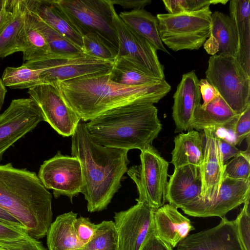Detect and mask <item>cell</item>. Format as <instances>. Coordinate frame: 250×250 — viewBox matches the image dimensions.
Wrapping results in <instances>:
<instances>
[{"instance_id": "obj_1", "label": "cell", "mask_w": 250, "mask_h": 250, "mask_svg": "<svg viewBox=\"0 0 250 250\" xmlns=\"http://www.w3.org/2000/svg\"><path fill=\"white\" fill-rule=\"evenodd\" d=\"M109 73L59 81L52 85L66 104L85 122L123 105L157 103L171 88L165 80L135 86L119 84L110 80Z\"/></svg>"}, {"instance_id": "obj_2", "label": "cell", "mask_w": 250, "mask_h": 250, "mask_svg": "<svg viewBox=\"0 0 250 250\" xmlns=\"http://www.w3.org/2000/svg\"><path fill=\"white\" fill-rule=\"evenodd\" d=\"M127 150L104 146L89 134L86 123L80 120L71 135V154L80 162L82 193L88 211L105 209L121 187L129 161Z\"/></svg>"}, {"instance_id": "obj_3", "label": "cell", "mask_w": 250, "mask_h": 250, "mask_svg": "<svg viewBox=\"0 0 250 250\" xmlns=\"http://www.w3.org/2000/svg\"><path fill=\"white\" fill-rule=\"evenodd\" d=\"M0 207L16 218L29 236L44 237L52 223V195L38 175L11 163L0 165Z\"/></svg>"}, {"instance_id": "obj_4", "label": "cell", "mask_w": 250, "mask_h": 250, "mask_svg": "<svg viewBox=\"0 0 250 250\" xmlns=\"http://www.w3.org/2000/svg\"><path fill=\"white\" fill-rule=\"evenodd\" d=\"M92 139L104 146L141 151L150 146L162 125L153 104H132L109 110L86 123Z\"/></svg>"}, {"instance_id": "obj_5", "label": "cell", "mask_w": 250, "mask_h": 250, "mask_svg": "<svg viewBox=\"0 0 250 250\" xmlns=\"http://www.w3.org/2000/svg\"><path fill=\"white\" fill-rule=\"evenodd\" d=\"M212 13L208 6L194 12L157 14L162 42L174 51L199 49L209 36Z\"/></svg>"}, {"instance_id": "obj_6", "label": "cell", "mask_w": 250, "mask_h": 250, "mask_svg": "<svg viewBox=\"0 0 250 250\" xmlns=\"http://www.w3.org/2000/svg\"><path fill=\"white\" fill-rule=\"evenodd\" d=\"M69 22L83 36L95 33L118 52L114 19L117 13L111 0H56Z\"/></svg>"}, {"instance_id": "obj_7", "label": "cell", "mask_w": 250, "mask_h": 250, "mask_svg": "<svg viewBox=\"0 0 250 250\" xmlns=\"http://www.w3.org/2000/svg\"><path fill=\"white\" fill-rule=\"evenodd\" d=\"M206 77L236 114H241L250 106V75L235 57L211 56Z\"/></svg>"}, {"instance_id": "obj_8", "label": "cell", "mask_w": 250, "mask_h": 250, "mask_svg": "<svg viewBox=\"0 0 250 250\" xmlns=\"http://www.w3.org/2000/svg\"><path fill=\"white\" fill-rule=\"evenodd\" d=\"M114 62L83 53L73 57L49 54L36 60L25 62L23 64L31 69L39 70L42 84L53 85L59 81L110 72Z\"/></svg>"}, {"instance_id": "obj_9", "label": "cell", "mask_w": 250, "mask_h": 250, "mask_svg": "<svg viewBox=\"0 0 250 250\" xmlns=\"http://www.w3.org/2000/svg\"><path fill=\"white\" fill-rule=\"evenodd\" d=\"M141 151V164L130 167L127 173L136 185V200L155 209L166 201L169 164L152 146Z\"/></svg>"}, {"instance_id": "obj_10", "label": "cell", "mask_w": 250, "mask_h": 250, "mask_svg": "<svg viewBox=\"0 0 250 250\" xmlns=\"http://www.w3.org/2000/svg\"><path fill=\"white\" fill-rule=\"evenodd\" d=\"M44 121L42 112L31 98L14 99L0 114V162L5 151Z\"/></svg>"}, {"instance_id": "obj_11", "label": "cell", "mask_w": 250, "mask_h": 250, "mask_svg": "<svg viewBox=\"0 0 250 250\" xmlns=\"http://www.w3.org/2000/svg\"><path fill=\"white\" fill-rule=\"evenodd\" d=\"M46 189L53 190L54 196L73 198L81 193L82 172L80 162L73 156L62 155L60 151L41 165L38 174Z\"/></svg>"}, {"instance_id": "obj_12", "label": "cell", "mask_w": 250, "mask_h": 250, "mask_svg": "<svg viewBox=\"0 0 250 250\" xmlns=\"http://www.w3.org/2000/svg\"><path fill=\"white\" fill-rule=\"evenodd\" d=\"M114 23L118 41L117 57L126 58L149 75L165 80L164 67L159 60L155 47L126 25L117 13L115 15Z\"/></svg>"}, {"instance_id": "obj_13", "label": "cell", "mask_w": 250, "mask_h": 250, "mask_svg": "<svg viewBox=\"0 0 250 250\" xmlns=\"http://www.w3.org/2000/svg\"><path fill=\"white\" fill-rule=\"evenodd\" d=\"M27 92L40 108L44 121L63 137L73 134L81 119L66 104L54 86L42 84L28 89Z\"/></svg>"}, {"instance_id": "obj_14", "label": "cell", "mask_w": 250, "mask_h": 250, "mask_svg": "<svg viewBox=\"0 0 250 250\" xmlns=\"http://www.w3.org/2000/svg\"><path fill=\"white\" fill-rule=\"evenodd\" d=\"M250 196V181L223 176L216 197L207 202L195 201L181 209L188 215L197 217H225L229 211L244 204Z\"/></svg>"}, {"instance_id": "obj_15", "label": "cell", "mask_w": 250, "mask_h": 250, "mask_svg": "<svg viewBox=\"0 0 250 250\" xmlns=\"http://www.w3.org/2000/svg\"><path fill=\"white\" fill-rule=\"evenodd\" d=\"M136 200L135 205L115 213L117 250H140L152 229L154 209Z\"/></svg>"}, {"instance_id": "obj_16", "label": "cell", "mask_w": 250, "mask_h": 250, "mask_svg": "<svg viewBox=\"0 0 250 250\" xmlns=\"http://www.w3.org/2000/svg\"><path fill=\"white\" fill-rule=\"evenodd\" d=\"M176 250H244L234 221L225 217L212 228L188 235Z\"/></svg>"}, {"instance_id": "obj_17", "label": "cell", "mask_w": 250, "mask_h": 250, "mask_svg": "<svg viewBox=\"0 0 250 250\" xmlns=\"http://www.w3.org/2000/svg\"><path fill=\"white\" fill-rule=\"evenodd\" d=\"M218 129H204V157L201 168L202 188L201 198L197 200L209 201L215 198L223 179L224 163L221 155Z\"/></svg>"}, {"instance_id": "obj_18", "label": "cell", "mask_w": 250, "mask_h": 250, "mask_svg": "<svg viewBox=\"0 0 250 250\" xmlns=\"http://www.w3.org/2000/svg\"><path fill=\"white\" fill-rule=\"evenodd\" d=\"M202 181L200 167L187 165L174 168L167 183L166 201L182 208L201 198Z\"/></svg>"}, {"instance_id": "obj_19", "label": "cell", "mask_w": 250, "mask_h": 250, "mask_svg": "<svg viewBox=\"0 0 250 250\" xmlns=\"http://www.w3.org/2000/svg\"><path fill=\"white\" fill-rule=\"evenodd\" d=\"M199 80L194 71L182 75L173 95L172 116L175 133L190 130L195 107L201 104Z\"/></svg>"}, {"instance_id": "obj_20", "label": "cell", "mask_w": 250, "mask_h": 250, "mask_svg": "<svg viewBox=\"0 0 250 250\" xmlns=\"http://www.w3.org/2000/svg\"><path fill=\"white\" fill-rule=\"evenodd\" d=\"M152 226L155 233L172 248L195 229L190 220L169 203L154 209Z\"/></svg>"}, {"instance_id": "obj_21", "label": "cell", "mask_w": 250, "mask_h": 250, "mask_svg": "<svg viewBox=\"0 0 250 250\" xmlns=\"http://www.w3.org/2000/svg\"><path fill=\"white\" fill-rule=\"evenodd\" d=\"M203 47L211 56L218 53L236 58L238 36L235 23L229 15L217 11L212 13L210 35Z\"/></svg>"}, {"instance_id": "obj_22", "label": "cell", "mask_w": 250, "mask_h": 250, "mask_svg": "<svg viewBox=\"0 0 250 250\" xmlns=\"http://www.w3.org/2000/svg\"><path fill=\"white\" fill-rule=\"evenodd\" d=\"M25 3L31 12L82 49V36L64 16L56 0H25Z\"/></svg>"}, {"instance_id": "obj_23", "label": "cell", "mask_w": 250, "mask_h": 250, "mask_svg": "<svg viewBox=\"0 0 250 250\" xmlns=\"http://www.w3.org/2000/svg\"><path fill=\"white\" fill-rule=\"evenodd\" d=\"M229 10L238 36V49L235 58L250 75V0H230Z\"/></svg>"}, {"instance_id": "obj_24", "label": "cell", "mask_w": 250, "mask_h": 250, "mask_svg": "<svg viewBox=\"0 0 250 250\" xmlns=\"http://www.w3.org/2000/svg\"><path fill=\"white\" fill-rule=\"evenodd\" d=\"M238 115L219 95L207 105L200 104L195 107L190 130L225 128Z\"/></svg>"}, {"instance_id": "obj_25", "label": "cell", "mask_w": 250, "mask_h": 250, "mask_svg": "<svg viewBox=\"0 0 250 250\" xmlns=\"http://www.w3.org/2000/svg\"><path fill=\"white\" fill-rule=\"evenodd\" d=\"M173 141L171 163L174 168L187 165L202 166L205 144L204 132L190 130L176 136Z\"/></svg>"}, {"instance_id": "obj_26", "label": "cell", "mask_w": 250, "mask_h": 250, "mask_svg": "<svg viewBox=\"0 0 250 250\" xmlns=\"http://www.w3.org/2000/svg\"><path fill=\"white\" fill-rule=\"evenodd\" d=\"M77 218V213L70 211L58 216L52 222L46 234L49 250H77L84 245L75 232Z\"/></svg>"}, {"instance_id": "obj_27", "label": "cell", "mask_w": 250, "mask_h": 250, "mask_svg": "<svg viewBox=\"0 0 250 250\" xmlns=\"http://www.w3.org/2000/svg\"><path fill=\"white\" fill-rule=\"evenodd\" d=\"M119 16L126 25L146 39L157 50L169 54L161 40L156 16L144 9L122 12Z\"/></svg>"}, {"instance_id": "obj_28", "label": "cell", "mask_w": 250, "mask_h": 250, "mask_svg": "<svg viewBox=\"0 0 250 250\" xmlns=\"http://www.w3.org/2000/svg\"><path fill=\"white\" fill-rule=\"evenodd\" d=\"M25 5L24 22L21 35V52L24 62L42 58L50 53L45 39L34 24L25 3Z\"/></svg>"}, {"instance_id": "obj_29", "label": "cell", "mask_w": 250, "mask_h": 250, "mask_svg": "<svg viewBox=\"0 0 250 250\" xmlns=\"http://www.w3.org/2000/svg\"><path fill=\"white\" fill-rule=\"evenodd\" d=\"M109 79L116 83L129 86L163 81L149 75L138 64L123 57L116 58L109 73Z\"/></svg>"}, {"instance_id": "obj_30", "label": "cell", "mask_w": 250, "mask_h": 250, "mask_svg": "<svg viewBox=\"0 0 250 250\" xmlns=\"http://www.w3.org/2000/svg\"><path fill=\"white\" fill-rule=\"evenodd\" d=\"M25 9L24 0H16L12 17L0 34V58L21 52V35Z\"/></svg>"}, {"instance_id": "obj_31", "label": "cell", "mask_w": 250, "mask_h": 250, "mask_svg": "<svg viewBox=\"0 0 250 250\" xmlns=\"http://www.w3.org/2000/svg\"><path fill=\"white\" fill-rule=\"evenodd\" d=\"M29 12L34 24L44 36L49 45L50 54L67 57L77 56L83 54L81 48L65 38L30 11Z\"/></svg>"}, {"instance_id": "obj_32", "label": "cell", "mask_w": 250, "mask_h": 250, "mask_svg": "<svg viewBox=\"0 0 250 250\" xmlns=\"http://www.w3.org/2000/svg\"><path fill=\"white\" fill-rule=\"evenodd\" d=\"M1 79L5 86L12 89H29L42 84L40 71L23 64L19 67H7Z\"/></svg>"}, {"instance_id": "obj_33", "label": "cell", "mask_w": 250, "mask_h": 250, "mask_svg": "<svg viewBox=\"0 0 250 250\" xmlns=\"http://www.w3.org/2000/svg\"><path fill=\"white\" fill-rule=\"evenodd\" d=\"M77 250H117V234L114 222L103 221L92 238Z\"/></svg>"}, {"instance_id": "obj_34", "label": "cell", "mask_w": 250, "mask_h": 250, "mask_svg": "<svg viewBox=\"0 0 250 250\" xmlns=\"http://www.w3.org/2000/svg\"><path fill=\"white\" fill-rule=\"evenodd\" d=\"M83 54L99 59L114 62L117 52L100 36L88 33L82 36Z\"/></svg>"}, {"instance_id": "obj_35", "label": "cell", "mask_w": 250, "mask_h": 250, "mask_svg": "<svg viewBox=\"0 0 250 250\" xmlns=\"http://www.w3.org/2000/svg\"><path fill=\"white\" fill-rule=\"evenodd\" d=\"M246 139L248 143L247 149L240 150L229 162L224 164L223 176L235 179H250V137Z\"/></svg>"}, {"instance_id": "obj_36", "label": "cell", "mask_w": 250, "mask_h": 250, "mask_svg": "<svg viewBox=\"0 0 250 250\" xmlns=\"http://www.w3.org/2000/svg\"><path fill=\"white\" fill-rule=\"evenodd\" d=\"M225 0H164L163 2L168 14L191 12L200 10L211 4H225Z\"/></svg>"}, {"instance_id": "obj_37", "label": "cell", "mask_w": 250, "mask_h": 250, "mask_svg": "<svg viewBox=\"0 0 250 250\" xmlns=\"http://www.w3.org/2000/svg\"><path fill=\"white\" fill-rule=\"evenodd\" d=\"M250 197H248L245 201L243 208L234 220L238 237L244 250H250Z\"/></svg>"}, {"instance_id": "obj_38", "label": "cell", "mask_w": 250, "mask_h": 250, "mask_svg": "<svg viewBox=\"0 0 250 250\" xmlns=\"http://www.w3.org/2000/svg\"><path fill=\"white\" fill-rule=\"evenodd\" d=\"M231 130L234 139L232 143L240 145L242 141L250 135V106L241 114L238 115L225 128Z\"/></svg>"}, {"instance_id": "obj_39", "label": "cell", "mask_w": 250, "mask_h": 250, "mask_svg": "<svg viewBox=\"0 0 250 250\" xmlns=\"http://www.w3.org/2000/svg\"><path fill=\"white\" fill-rule=\"evenodd\" d=\"M97 228L98 224H95L88 218L82 216L77 218L74 223L76 235L84 245L92 238Z\"/></svg>"}, {"instance_id": "obj_40", "label": "cell", "mask_w": 250, "mask_h": 250, "mask_svg": "<svg viewBox=\"0 0 250 250\" xmlns=\"http://www.w3.org/2000/svg\"><path fill=\"white\" fill-rule=\"evenodd\" d=\"M0 250H46L42 243L31 236L17 241L0 242Z\"/></svg>"}, {"instance_id": "obj_41", "label": "cell", "mask_w": 250, "mask_h": 250, "mask_svg": "<svg viewBox=\"0 0 250 250\" xmlns=\"http://www.w3.org/2000/svg\"><path fill=\"white\" fill-rule=\"evenodd\" d=\"M29 236L24 229L0 222V242L17 241Z\"/></svg>"}, {"instance_id": "obj_42", "label": "cell", "mask_w": 250, "mask_h": 250, "mask_svg": "<svg viewBox=\"0 0 250 250\" xmlns=\"http://www.w3.org/2000/svg\"><path fill=\"white\" fill-rule=\"evenodd\" d=\"M140 250H173V249L155 233L152 226Z\"/></svg>"}, {"instance_id": "obj_43", "label": "cell", "mask_w": 250, "mask_h": 250, "mask_svg": "<svg viewBox=\"0 0 250 250\" xmlns=\"http://www.w3.org/2000/svg\"><path fill=\"white\" fill-rule=\"evenodd\" d=\"M16 0H0V34L10 21Z\"/></svg>"}, {"instance_id": "obj_44", "label": "cell", "mask_w": 250, "mask_h": 250, "mask_svg": "<svg viewBox=\"0 0 250 250\" xmlns=\"http://www.w3.org/2000/svg\"><path fill=\"white\" fill-rule=\"evenodd\" d=\"M219 145L224 163L230 158L234 157L240 151L232 142L220 136L219 138Z\"/></svg>"}, {"instance_id": "obj_45", "label": "cell", "mask_w": 250, "mask_h": 250, "mask_svg": "<svg viewBox=\"0 0 250 250\" xmlns=\"http://www.w3.org/2000/svg\"><path fill=\"white\" fill-rule=\"evenodd\" d=\"M199 85L201 95L203 99L202 105H207L219 95L216 90L206 79L199 80Z\"/></svg>"}, {"instance_id": "obj_46", "label": "cell", "mask_w": 250, "mask_h": 250, "mask_svg": "<svg viewBox=\"0 0 250 250\" xmlns=\"http://www.w3.org/2000/svg\"><path fill=\"white\" fill-rule=\"evenodd\" d=\"M113 4L119 5L124 9H132V10L143 9L150 4L151 0H111Z\"/></svg>"}, {"instance_id": "obj_47", "label": "cell", "mask_w": 250, "mask_h": 250, "mask_svg": "<svg viewBox=\"0 0 250 250\" xmlns=\"http://www.w3.org/2000/svg\"><path fill=\"white\" fill-rule=\"evenodd\" d=\"M0 222L24 229L26 231L24 226L16 218L1 207H0Z\"/></svg>"}, {"instance_id": "obj_48", "label": "cell", "mask_w": 250, "mask_h": 250, "mask_svg": "<svg viewBox=\"0 0 250 250\" xmlns=\"http://www.w3.org/2000/svg\"><path fill=\"white\" fill-rule=\"evenodd\" d=\"M6 92V86L4 85L1 78H0V111L3 105Z\"/></svg>"}]
</instances>
